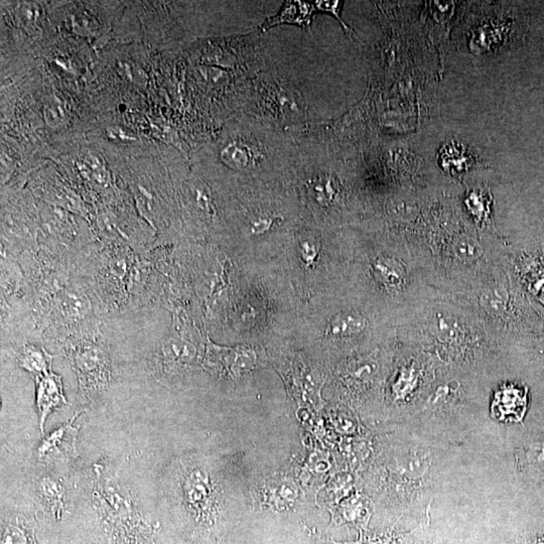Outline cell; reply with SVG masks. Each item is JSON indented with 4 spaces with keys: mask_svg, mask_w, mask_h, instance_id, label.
Wrapping results in <instances>:
<instances>
[{
    "mask_svg": "<svg viewBox=\"0 0 544 544\" xmlns=\"http://www.w3.org/2000/svg\"><path fill=\"white\" fill-rule=\"evenodd\" d=\"M75 418L74 417L42 440L37 451L40 461H68L76 457L78 428L73 426Z\"/></svg>",
    "mask_w": 544,
    "mask_h": 544,
    "instance_id": "cell-2",
    "label": "cell"
},
{
    "mask_svg": "<svg viewBox=\"0 0 544 544\" xmlns=\"http://www.w3.org/2000/svg\"><path fill=\"white\" fill-rule=\"evenodd\" d=\"M67 354L77 373L81 394L84 397L102 391L109 381V360L104 351L91 343L68 348Z\"/></svg>",
    "mask_w": 544,
    "mask_h": 544,
    "instance_id": "cell-1",
    "label": "cell"
},
{
    "mask_svg": "<svg viewBox=\"0 0 544 544\" xmlns=\"http://www.w3.org/2000/svg\"><path fill=\"white\" fill-rule=\"evenodd\" d=\"M314 246H311L309 243H305L303 246V254L305 259L307 262H312L314 260V256H316V250L314 248Z\"/></svg>",
    "mask_w": 544,
    "mask_h": 544,
    "instance_id": "cell-14",
    "label": "cell"
},
{
    "mask_svg": "<svg viewBox=\"0 0 544 544\" xmlns=\"http://www.w3.org/2000/svg\"><path fill=\"white\" fill-rule=\"evenodd\" d=\"M271 224L272 220H259V221L255 222V223H254V230H258L260 231V232H262L263 230H266V229H269Z\"/></svg>",
    "mask_w": 544,
    "mask_h": 544,
    "instance_id": "cell-15",
    "label": "cell"
},
{
    "mask_svg": "<svg viewBox=\"0 0 544 544\" xmlns=\"http://www.w3.org/2000/svg\"><path fill=\"white\" fill-rule=\"evenodd\" d=\"M37 381V408L40 428L44 431L47 417L54 410L66 403L63 393L62 379L54 373L35 377Z\"/></svg>",
    "mask_w": 544,
    "mask_h": 544,
    "instance_id": "cell-4",
    "label": "cell"
},
{
    "mask_svg": "<svg viewBox=\"0 0 544 544\" xmlns=\"http://www.w3.org/2000/svg\"><path fill=\"white\" fill-rule=\"evenodd\" d=\"M19 360L20 366L35 374V377L51 373L53 357L42 348L26 346L20 353Z\"/></svg>",
    "mask_w": 544,
    "mask_h": 544,
    "instance_id": "cell-6",
    "label": "cell"
},
{
    "mask_svg": "<svg viewBox=\"0 0 544 544\" xmlns=\"http://www.w3.org/2000/svg\"><path fill=\"white\" fill-rule=\"evenodd\" d=\"M194 355V348L186 342L174 339L165 342L154 359L157 374L168 377L177 374L193 359Z\"/></svg>",
    "mask_w": 544,
    "mask_h": 544,
    "instance_id": "cell-3",
    "label": "cell"
},
{
    "mask_svg": "<svg viewBox=\"0 0 544 544\" xmlns=\"http://www.w3.org/2000/svg\"><path fill=\"white\" fill-rule=\"evenodd\" d=\"M440 159L442 166L453 174L467 170L474 163L473 154L456 143H449L442 148Z\"/></svg>",
    "mask_w": 544,
    "mask_h": 544,
    "instance_id": "cell-7",
    "label": "cell"
},
{
    "mask_svg": "<svg viewBox=\"0 0 544 544\" xmlns=\"http://www.w3.org/2000/svg\"><path fill=\"white\" fill-rule=\"evenodd\" d=\"M399 266L394 262L390 259H380L375 265V272L378 276L380 280H382L385 285H397L399 283L401 278V272Z\"/></svg>",
    "mask_w": 544,
    "mask_h": 544,
    "instance_id": "cell-10",
    "label": "cell"
},
{
    "mask_svg": "<svg viewBox=\"0 0 544 544\" xmlns=\"http://www.w3.org/2000/svg\"><path fill=\"white\" fill-rule=\"evenodd\" d=\"M314 6H316L317 11L320 13H329L330 15L337 19L345 31L346 35H350V37H355L354 31L352 29H350L347 24H345L341 17L342 8L344 6L343 1H330V0H320V1H314Z\"/></svg>",
    "mask_w": 544,
    "mask_h": 544,
    "instance_id": "cell-12",
    "label": "cell"
},
{
    "mask_svg": "<svg viewBox=\"0 0 544 544\" xmlns=\"http://www.w3.org/2000/svg\"><path fill=\"white\" fill-rule=\"evenodd\" d=\"M366 321L355 314H339L330 320L327 334L337 337H347L359 334L365 329Z\"/></svg>",
    "mask_w": 544,
    "mask_h": 544,
    "instance_id": "cell-8",
    "label": "cell"
},
{
    "mask_svg": "<svg viewBox=\"0 0 544 544\" xmlns=\"http://www.w3.org/2000/svg\"><path fill=\"white\" fill-rule=\"evenodd\" d=\"M316 13L314 2L285 1L278 13L265 20L260 29L266 31L280 24H294L311 31L312 15Z\"/></svg>",
    "mask_w": 544,
    "mask_h": 544,
    "instance_id": "cell-5",
    "label": "cell"
},
{
    "mask_svg": "<svg viewBox=\"0 0 544 544\" xmlns=\"http://www.w3.org/2000/svg\"><path fill=\"white\" fill-rule=\"evenodd\" d=\"M40 490H42V497L51 510L56 513H60L63 508V493L61 487L53 481L46 479L42 481Z\"/></svg>",
    "mask_w": 544,
    "mask_h": 544,
    "instance_id": "cell-11",
    "label": "cell"
},
{
    "mask_svg": "<svg viewBox=\"0 0 544 544\" xmlns=\"http://www.w3.org/2000/svg\"><path fill=\"white\" fill-rule=\"evenodd\" d=\"M318 200L323 204L329 203L335 195L334 189L329 179H320L314 186Z\"/></svg>",
    "mask_w": 544,
    "mask_h": 544,
    "instance_id": "cell-13",
    "label": "cell"
},
{
    "mask_svg": "<svg viewBox=\"0 0 544 544\" xmlns=\"http://www.w3.org/2000/svg\"><path fill=\"white\" fill-rule=\"evenodd\" d=\"M222 157L227 165L237 170L248 168L253 161V152L248 145L234 143L225 147Z\"/></svg>",
    "mask_w": 544,
    "mask_h": 544,
    "instance_id": "cell-9",
    "label": "cell"
}]
</instances>
